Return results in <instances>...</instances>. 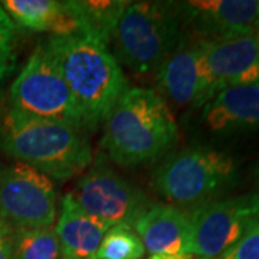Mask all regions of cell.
I'll list each match as a JSON object with an SVG mask.
<instances>
[{
  "label": "cell",
  "instance_id": "obj_21",
  "mask_svg": "<svg viewBox=\"0 0 259 259\" xmlns=\"http://www.w3.org/2000/svg\"><path fill=\"white\" fill-rule=\"evenodd\" d=\"M213 259H259V223L242 239Z\"/></svg>",
  "mask_w": 259,
  "mask_h": 259
},
{
  "label": "cell",
  "instance_id": "obj_1",
  "mask_svg": "<svg viewBox=\"0 0 259 259\" xmlns=\"http://www.w3.org/2000/svg\"><path fill=\"white\" fill-rule=\"evenodd\" d=\"M177 139L166 100L153 90L130 87L104 121L101 147L115 164L136 167L160 160Z\"/></svg>",
  "mask_w": 259,
  "mask_h": 259
},
{
  "label": "cell",
  "instance_id": "obj_20",
  "mask_svg": "<svg viewBox=\"0 0 259 259\" xmlns=\"http://www.w3.org/2000/svg\"><path fill=\"white\" fill-rule=\"evenodd\" d=\"M18 66V26L0 6V85Z\"/></svg>",
  "mask_w": 259,
  "mask_h": 259
},
{
  "label": "cell",
  "instance_id": "obj_22",
  "mask_svg": "<svg viewBox=\"0 0 259 259\" xmlns=\"http://www.w3.org/2000/svg\"><path fill=\"white\" fill-rule=\"evenodd\" d=\"M0 259H15L13 228L0 221Z\"/></svg>",
  "mask_w": 259,
  "mask_h": 259
},
{
  "label": "cell",
  "instance_id": "obj_24",
  "mask_svg": "<svg viewBox=\"0 0 259 259\" xmlns=\"http://www.w3.org/2000/svg\"><path fill=\"white\" fill-rule=\"evenodd\" d=\"M252 35L255 37V40H256V44H258L259 47V19L256 20V23H255V26H253V30H252Z\"/></svg>",
  "mask_w": 259,
  "mask_h": 259
},
{
  "label": "cell",
  "instance_id": "obj_9",
  "mask_svg": "<svg viewBox=\"0 0 259 259\" xmlns=\"http://www.w3.org/2000/svg\"><path fill=\"white\" fill-rule=\"evenodd\" d=\"M58 214L52 179L22 163L0 167V221L12 228L54 226Z\"/></svg>",
  "mask_w": 259,
  "mask_h": 259
},
{
  "label": "cell",
  "instance_id": "obj_18",
  "mask_svg": "<svg viewBox=\"0 0 259 259\" xmlns=\"http://www.w3.org/2000/svg\"><path fill=\"white\" fill-rule=\"evenodd\" d=\"M15 259H62L54 226L13 228Z\"/></svg>",
  "mask_w": 259,
  "mask_h": 259
},
{
  "label": "cell",
  "instance_id": "obj_13",
  "mask_svg": "<svg viewBox=\"0 0 259 259\" xmlns=\"http://www.w3.org/2000/svg\"><path fill=\"white\" fill-rule=\"evenodd\" d=\"M134 231L150 255L192 253L190 213L175 204L153 203L136 222Z\"/></svg>",
  "mask_w": 259,
  "mask_h": 259
},
{
  "label": "cell",
  "instance_id": "obj_2",
  "mask_svg": "<svg viewBox=\"0 0 259 259\" xmlns=\"http://www.w3.org/2000/svg\"><path fill=\"white\" fill-rule=\"evenodd\" d=\"M0 150L16 163L56 180L79 176L93 163V150L83 130L10 107L0 115Z\"/></svg>",
  "mask_w": 259,
  "mask_h": 259
},
{
  "label": "cell",
  "instance_id": "obj_3",
  "mask_svg": "<svg viewBox=\"0 0 259 259\" xmlns=\"http://www.w3.org/2000/svg\"><path fill=\"white\" fill-rule=\"evenodd\" d=\"M78 104L87 130L107 120L128 79L108 48L83 35L49 36L44 44Z\"/></svg>",
  "mask_w": 259,
  "mask_h": 259
},
{
  "label": "cell",
  "instance_id": "obj_10",
  "mask_svg": "<svg viewBox=\"0 0 259 259\" xmlns=\"http://www.w3.org/2000/svg\"><path fill=\"white\" fill-rule=\"evenodd\" d=\"M185 30L200 40L250 35L259 19V0L176 2Z\"/></svg>",
  "mask_w": 259,
  "mask_h": 259
},
{
  "label": "cell",
  "instance_id": "obj_25",
  "mask_svg": "<svg viewBox=\"0 0 259 259\" xmlns=\"http://www.w3.org/2000/svg\"><path fill=\"white\" fill-rule=\"evenodd\" d=\"M258 179H259V167H258Z\"/></svg>",
  "mask_w": 259,
  "mask_h": 259
},
{
  "label": "cell",
  "instance_id": "obj_26",
  "mask_svg": "<svg viewBox=\"0 0 259 259\" xmlns=\"http://www.w3.org/2000/svg\"><path fill=\"white\" fill-rule=\"evenodd\" d=\"M62 259H64V258H62Z\"/></svg>",
  "mask_w": 259,
  "mask_h": 259
},
{
  "label": "cell",
  "instance_id": "obj_5",
  "mask_svg": "<svg viewBox=\"0 0 259 259\" xmlns=\"http://www.w3.org/2000/svg\"><path fill=\"white\" fill-rule=\"evenodd\" d=\"M239 182V166L229 153L207 146L177 151L161 161L154 189L177 207H197L218 200Z\"/></svg>",
  "mask_w": 259,
  "mask_h": 259
},
{
  "label": "cell",
  "instance_id": "obj_17",
  "mask_svg": "<svg viewBox=\"0 0 259 259\" xmlns=\"http://www.w3.org/2000/svg\"><path fill=\"white\" fill-rule=\"evenodd\" d=\"M81 29V35L91 37L104 47L111 45L112 35L120 22L127 0H64Z\"/></svg>",
  "mask_w": 259,
  "mask_h": 259
},
{
  "label": "cell",
  "instance_id": "obj_14",
  "mask_svg": "<svg viewBox=\"0 0 259 259\" xmlns=\"http://www.w3.org/2000/svg\"><path fill=\"white\" fill-rule=\"evenodd\" d=\"M202 120L218 134L259 128V82L223 88L204 104Z\"/></svg>",
  "mask_w": 259,
  "mask_h": 259
},
{
  "label": "cell",
  "instance_id": "obj_8",
  "mask_svg": "<svg viewBox=\"0 0 259 259\" xmlns=\"http://www.w3.org/2000/svg\"><path fill=\"white\" fill-rule=\"evenodd\" d=\"M192 255L213 259L242 239L259 223V194L218 199L190 210Z\"/></svg>",
  "mask_w": 259,
  "mask_h": 259
},
{
  "label": "cell",
  "instance_id": "obj_12",
  "mask_svg": "<svg viewBox=\"0 0 259 259\" xmlns=\"http://www.w3.org/2000/svg\"><path fill=\"white\" fill-rule=\"evenodd\" d=\"M200 42L204 68L214 94L228 87L259 82V47L252 33Z\"/></svg>",
  "mask_w": 259,
  "mask_h": 259
},
{
  "label": "cell",
  "instance_id": "obj_6",
  "mask_svg": "<svg viewBox=\"0 0 259 259\" xmlns=\"http://www.w3.org/2000/svg\"><path fill=\"white\" fill-rule=\"evenodd\" d=\"M8 101L19 112L87 130L74 95L44 44L33 49L12 82Z\"/></svg>",
  "mask_w": 259,
  "mask_h": 259
},
{
  "label": "cell",
  "instance_id": "obj_15",
  "mask_svg": "<svg viewBox=\"0 0 259 259\" xmlns=\"http://www.w3.org/2000/svg\"><path fill=\"white\" fill-rule=\"evenodd\" d=\"M64 259H95L104 235L110 229L83 210L74 194H65L54 226Z\"/></svg>",
  "mask_w": 259,
  "mask_h": 259
},
{
  "label": "cell",
  "instance_id": "obj_4",
  "mask_svg": "<svg viewBox=\"0 0 259 259\" xmlns=\"http://www.w3.org/2000/svg\"><path fill=\"white\" fill-rule=\"evenodd\" d=\"M183 35L176 2H130L112 35V55L134 72H157Z\"/></svg>",
  "mask_w": 259,
  "mask_h": 259
},
{
  "label": "cell",
  "instance_id": "obj_19",
  "mask_svg": "<svg viewBox=\"0 0 259 259\" xmlns=\"http://www.w3.org/2000/svg\"><path fill=\"white\" fill-rule=\"evenodd\" d=\"M144 245L130 226H112L104 235L95 259H141Z\"/></svg>",
  "mask_w": 259,
  "mask_h": 259
},
{
  "label": "cell",
  "instance_id": "obj_23",
  "mask_svg": "<svg viewBox=\"0 0 259 259\" xmlns=\"http://www.w3.org/2000/svg\"><path fill=\"white\" fill-rule=\"evenodd\" d=\"M148 259H199L192 253H186V255H150Z\"/></svg>",
  "mask_w": 259,
  "mask_h": 259
},
{
  "label": "cell",
  "instance_id": "obj_7",
  "mask_svg": "<svg viewBox=\"0 0 259 259\" xmlns=\"http://www.w3.org/2000/svg\"><path fill=\"white\" fill-rule=\"evenodd\" d=\"M75 200L98 222L112 226L134 225L153 204L147 194L115 170L98 161L78 182Z\"/></svg>",
  "mask_w": 259,
  "mask_h": 259
},
{
  "label": "cell",
  "instance_id": "obj_16",
  "mask_svg": "<svg viewBox=\"0 0 259 259\" xmlns=\"http://www.w3.org/2000/svg\"><path fill=\"white\" fill-rule=\"evenodd\" d=\"M0 6L15 25L29 30L48 32L52 36L81 35V29L64 0H3Z\"/></svg>",
  "mask_w": 259,
  "mask_h": 259
},
{
  "label": "cell",
  "instance_id": "obj_11",
  "mask_svg": "<svg viewBox=\"0 0 259 259\" xmlns=\"http://www.w3.org/2000/svg\"><path fill=\"white\" fill-rule=\"evenodd\" d=\"M156 74L161 93L180 107H203L214 95L204 68L202 42L186 30Z\"/></svg>",
  "mask_w": 259,
  "mask_h": 259
}]
</instances>
